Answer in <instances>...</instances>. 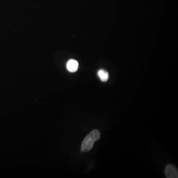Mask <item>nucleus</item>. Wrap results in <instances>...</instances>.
<instances>
[{"label": "nucleus", "mask_w": 178, "mask_h": 178, "mask_svg": "<svg viewBox=\"0 0 178 178\" xmlns=\"http://www.w3.org/2000/svg\"><path fill=\"white\" fill-rule=\"evenodd\" d=\"M98 75L101 79V81L103 82L107 81L109 79V74L107 71L104 69H100L98 72Z\"/></svg>", "instance_id": "20e7f679"}, {"label": "nucleus", "mask_w": 178, "mask_h": 178, "mask_svg": "<svg viewBox=\"0 0 178 178\" xmlns=\"http://www.w3.org/2000/svg\"><path fill=\"white\" fill-rule=\"evenodd\" d=\"M66 66L69 71L71 72H74L77 70L79 65L76 60L70 59L67 62Z\"/></svg>", "instance_id": "7ed1b4c3"}, {"label": "nucleus", "mask_w": 178, "mask_h": 178, "mask_svg": "<svg viewBox=\"0 0 178 178\" xmlns=\"http://www.w3.org/2000/svg\"><path fill=\"white\" fill-rule=\"evenodd\" d=\"M101 137V134L99 131L95 129L89 133L83 141L81 146L82 152H87L92 150L96 141H98Z\"/></svg>", "instance_id": "f257e3e1"}, {"label": "nucleus", "mask_w": 178, "mask_h": 178, "mask_svg": "<svg viewBox=\"0 0 178 178\" xmlns=\"http://www.w3.org/2000/svg\"><path fill=\"white\" fill-rule=\"evenodd\" d=\"M165 174L167 178H177L178 177V170L174 165L169 164L165 168Z\"/></svg>", "instance_id": "f03ea898"}]
</instances>
